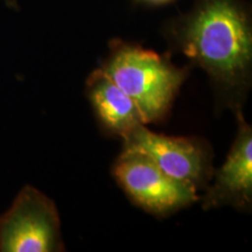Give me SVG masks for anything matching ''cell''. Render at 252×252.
Wrapping results in <instances>:
<instances>
[{
	"mask_svg": "<svg viewBox=\"0 0 252 252\" xmlns=\"http://www.w3.org/2000/svg\"><path fill=\"white\" fill-rule=\"evenodd\" d=\"M123 141V149L145 154L174 180L197 190L209 186L214 175L213 152L210 145L201 138L171 137L140 125Z\"/></svg>",
	"mask_w": 252,
	"mask_h": 252,
	"instance_id": "obj_5",
	"label": "cell"
},
{
	"mask_svg": "<svg viewBox=\"0 0 252 252\" xmlns=\"http://www.w3.org/2000/svg\"><path fill=\"white\" fill-rule=\"evenodd\" d=\"M237 133L220 169L214 172L213 185L201 198L203 210L230 206L250 212L252 208V128L242 110L235 111Z\"/></svg>",
	"mask_w": 252,
	"mask_h": 252,
	"instance_id": "obj_6",
	"label": "cell"
},
{
	"mask_svg": "<svg viewBox=\"0 0 252 252\" xmlns=\"http://www.w3.org/2000/svg\"><path fill=\"white\" fill-rule=\"evenodd\" d=\"M112 176L134 206L157 217H167L200 200L197 189L165 174L138 151L123 149Z\"/></svg>",
	"mask_w": 252,
	"mask_h": 252,
	"instance_id": "obj_3",
	"label": "cell"
},
{
	"mask_svg": "<svg viewBox=\"0 0 252 252\" xmlns=\"http://www.w3.org/2000/svg\"><path fill=\"white\" fill-rule=\"evenodd\" d=\"M109 48L99 68L133 100L145 125L162 122L189 68L178 67L168 56L119 39L112 40Z\"/></svg>",
	"mask_w": 252,
	"mask_h": 252,
	"instance_id": "obj_2",
	"label": "cell"
},
{
	"mask_svg": "<svg viewBox=\"0 0 252 252\" xmlns=\"http://www.w3.org/2000/svg\"><path fill=\"white\" fill-rule=\"evenodd\" d=\"M61 220L53 200L32 186H25L0 216V251H63Z\"/></svg>",
	"mask_w": 252,
	"mask_h": 252,
	"instance_id": "obj_4",
	"label": "cell"
},
{
	"mask_svg": "<svg viewBox=\"0 0 252 252\" xmlns=\"http://www.w3.org/2000/svg\"><path fill=\"white\" fill-rule=\"evenodd\" d=\"M87 96L100 128L108 135L124 139L140 125H145L133 100L100 68L88 77Z\"/></svg>",
	"mask_w": 252,
	"mask_h": 252,
	"instance_id": "obj_7",
	"label": "cell"
},
{
	"mask_svg": "<svg viewBox=\"0 0 252 252\" xmlns=\"http://www.w3.org/2000/svg\"><path fill=\"white\" fill-rule=\"evenodd\" d=\"M171 49L209 77L217 106L243 108L252 82V24L243 0H197L165 27Z\"/></svg>",
	"mask_w": 252,
	"mask_h": 252,
	"instance_id": "obj_1",
	"label": "cell"
},
{
	"mask_svg": "<svg viewBox=\"0 0 252 252\" xmlns=\"http://www.w3.org/2000/svg\"><path fill=\"white\" fill-rule=\"evenodd\" d=\"M139 1H143L145 4H150V5H165L173 1V0H139Z\"/></svg>",
	"mask_w": 252,
	"mask_h": 252,
	"instance_id": "obj_8",
	"label": "cell"
}]
</instances>
